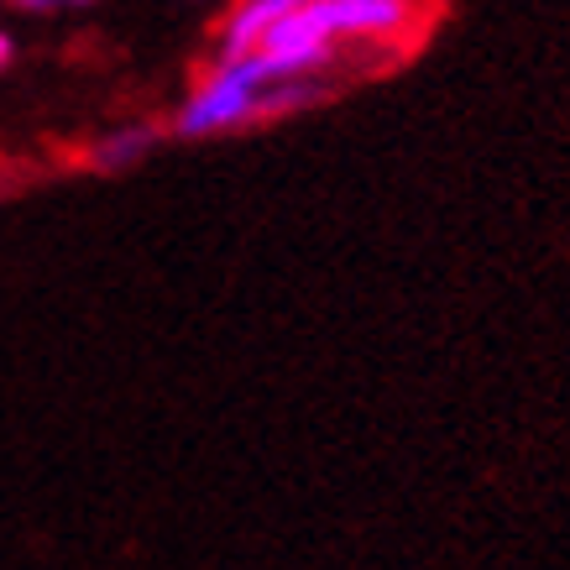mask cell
<instances>
[{
	"label": "cell",
	"instance_id": "5b68a950",
	"mask_svg": "<svg viewBox=\"0 0 570 570\" xmlns=\"http://www.w3.org/2000/svg\"><path fill=\"white\" fill-rule=\"evenodd\" d=\"M21 11H69V6H95V0H17Z\"/></svg>",
	"mask_w": 570,
	"mask_h": 570
},
{
	"label": "cell",
	"instance_id": "7a4b0ae2",
	"mask_svg": "<svg viewBox=\"0 0 570 570\" xmlns=\"http://www.w3.org/2000/svg\"><path fill=\"white\" fill-rule=\"evenodd\" d=\"M335 42H382L414 27V0H314Z\"/></svg>",
	"mask_w": 570,
	"mask_h": 570
},
{
	"label": "cell",
	"instance_id": "8992f818",
	"mask_svg": "<svg viewBox=\"0 0 570 570\" xmlns=\"http://www.w3.org/2000/svg\"><path fill=\"white\" fill-rule=\"evenodd\" d=\"M11 58H17V42H11L6 32H0V73H6V63H11Z\"/></svg>",
	"mask_w": 570,
	"mask_h": 570
},
{
	"label": "cell",
	"instance_id": "3957f363",
	"mask_svg": "<svg viewBox=\"0 0 570 570\" xmlns=\"http://www.w3.org/2000/svg\"><path fill=\"white\" fill-rule=\"evenodd\" d=\"M304 0H242L230 17H225V32H220V63L230 58H246V52L262 48V37L273 32L283 17H294Z\"/></svg>",
	"mask_w": 570,
	"mask_h": 570
},
{
	"label": "cell",
	"instance_id": "6da1fadb",
	"mask_svg": "<svg viewBox=\"0 0 570 570\" xmlns=\"http://www.w3.org/2000/svg\"><path fill=\"white\" fill-rule=\"evenodd\" d=\"M277 85H288V79L262 52L215 63L205 85L189 95V105L174 116V131L178 137H220V131H236V126L267 116V95Z\"/></svg>",
	"mask_w": 570,
	"mask_h": 570
},
{
	"label": "cell",
	"instance_id": "277c9868",
	"mask_svg": "<svg viewBox=\"0 0 570 570\" xmlns=\"http://www.w3.org/2000/svg\"><path fill=\"white\" fill-rule=\"evenodd\" d=\"M157 131L153 126H126V131H110V137H100L95 147H89V163L100 168V174H121V168H131V163H141V157L153 153Z\"/></svg>",
	"mask_w": 570,
	"mask_h": 570
}]
</instances>
